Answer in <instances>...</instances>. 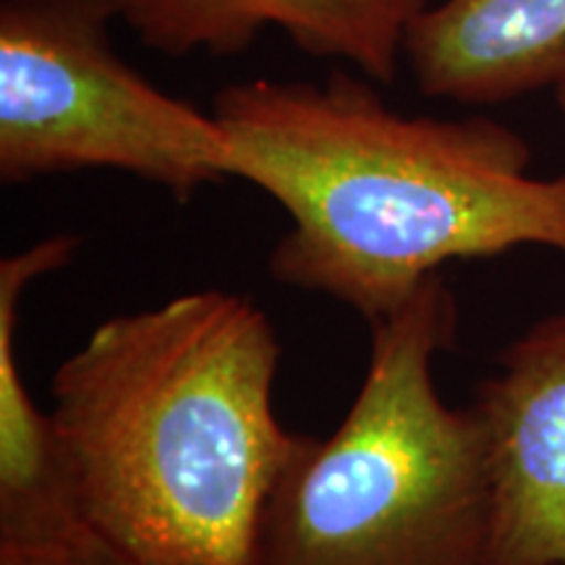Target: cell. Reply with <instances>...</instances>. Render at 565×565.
<instances>
[{
    "label": "cell",
    "instance_id": "obj_6",
    "mask_svg": "<svg viewBox=\"0 0 565 565\" xmlns=\"http://www.w3.org/2000/svg\"><path fill=\"white\" fill-rule=\"evenodd\" d=\"M121 24L154 53L238 55L275 26L301 53L351 63L391 84L404 63L408 24L429 0H116Z\"/></svg>",
    "mask_w": 565,
    "mask_h": 565
},
{
    "label": "cell",
    "instance_id": "obj_5",
    "mask_svg": "<svg viewBox=\"0 0 565 565\" xmlns=\"http://www.w3.org/2000/svg\"><path fill=\"white\" fill-rule=\"evenodd\" d=\"M475 406L492 477L487 565H565V312L505 345Z\"/></svg>",
    "mask_w": 565,
    "mask_h": 565
},
{
    "label": "cell",
    "instance_id": "obj_3",
    "mask_svg": "<svg viewBox=\"0 0 565 565\" xmlns=\"http://www.w3.org/2000/svg\"><path fill=\"white\" fill-rule=\"evenodd\" d=\"M370 330L356 398L333 435H303L267 503L254 565H487L484 424L475 404H445L435 383L437 356L458 335L443 273Z\"/></svg>",
    "mask_w": 565,
    "mask_h": 565
},
{
    "label": "cell",
    "instance_id": "obj_8",
    "mask_svg": "<svg viewBox=\"0 0 565 565\" xmlns=\"http://www.w3.org/2000/svg\"><path fill=\"white\" fill-rule=\"evenodd\" d=\"M82 238L55 233L0 263V540H24L82 524L51 412H42L19 370L21 296L74 259Z\"/></svg>",
    "mask_w": 565,
    "mask_h": 565
},
{
    "label": "cell",
    "instance_id": "obj_7",
    "mask_svg": "<svg viewBox=\"0 0 565 565\" xmlns=\"http://www.w3.org/2000/svg\"><path fill=\"white\" fill-rule=\"evenodd\" d=\"M404 63L422 95L503 105L565 82V0H429Z\"/></svg>",
    "mask_w": 565,
    "mask_h": 565
},
{
    "label": "cell",
    "instance_id": "obj_1",
    "mask_svg": "<svg viewBox=\"0 0 565 565\" xmlns=\"http://www.w3.org/2000/svg\"><path fill=\"white\" fill-rule=\"evenodd\" d=\"M212 116L228 137V179L291 217L270 252L273 278L366 324L456 259L515 246L565 254V173H529L532 147L494 118L401 116L349 71L228 84Z\"/></svg>",
    "mask_w": 565,
    "mask_h": 565
},
{
    "label": "cell",
    "instance_id": "obj_10",
    "mask_svg": "<svg viewBox=\"0 0 565 565\" xmlns=\"http://www.w3.org/2000/svg\"><path fill=\"white\" fill-rule=\"evenodd\" d=\"M553 95H555L557 108H561V113L565 116V82H563V84H557V87L553 89Z\"/></svg>",
    "mask_w": 565,
    "mask_h": 565
},
{
    "label": "cell",
    "instance_id": "obj_2",
    "mask_svg": "<svg viewBox=\"0 0 565 565\" xmlns=\"http://www.w3.org/2000/svg\"><path fill=\"white\" fill-rule=\"evenodd\" d=\"M280 341L249 296L116 315L63 362L51 416L87 526L166 565H254L303 437L275 414Z\"/></svg>",
    "mask_w": 565,
    "mask_h": 565
},
{
    "label": "cell",
    "instance_id": "obj_4",
    "mask_svg": "<svg viewBox=\"0 0 565 565\" xmlns=\"http://www.w3.org/2000/svg\"><path fill=\"white\" fill-rule=\"evenodd\" d=\"M116 0H0V181L121 171L192 200L228 179L217 118L147 82L110 38Z\"/></svg>",
    "mask_w": 565,
    "mask_h": 565
},
{
    "label": "cell",
    "instance_id": "obj_9",
    "mask_svg": "<svg viewBox=\"0 0 565 565\" xmlns=\"http://www.w3.org/2000/svg\"><path fill=\"white\" fill-rule=\"evenodd\" d=\"M0 565H166L126 550L82 524L61 532L0 540Z\"/></svg>",
    "mask_w": 565,
    "mask_h": 565
}]
</instances>
